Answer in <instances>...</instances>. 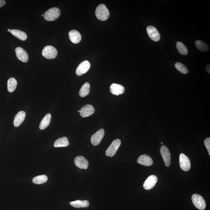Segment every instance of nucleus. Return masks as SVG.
<instances>
[{
	"mask_svg": "<svg viewBox=\"0 0 210 210\" xmlns=\"http://www.w3.org/2000/svg\"><path fill=\"white\" fill-rule=\"evenodd\" d=\"M110 15L109 10L105 5L101 4L98 6L96 11V15L98 19L106 21L108 19Z\"/></svg>",
	"mask_w": 210,
	"mask_h": 210,
	"instance_id": "nucleus-1",
	"label": "nucleus"
},
{
	"mask_svg": "<svg viewBox=\"0 0 210 210\" xmlns=\"http://www.w3.org/2000/svg\"><path fill=\"white\" fill-rule=\"evenodd\" d=\"M61 11L58 8H52L46 11L44 14V17L47 21H54L59 17Z\"/></svg>",
	"mask_w": 210,
	"mask_h": 210,
	"instance_id": "nucleus-2",
	"label": "nucleus"
},
{
	"mask_svg": "<svg viewBox=\"0 0 210 210\" xmlns=\"http://www.w3.org/2000/svg\"><path fill=\"white\" fill-rule=\"evenodd\" d=\"M42 56L48 59H52L57 57L58 52L55 47L52 46H46L42 51Z\"/></svg>",
	"mask_w": 210,
	"mask_h": 210,
	"instance_id": "nucleus-3",
	"label": "nucleus"
},
{
	"mask_svg": "<svg viewBox=\"0 0 210 210\" xmlns=\"http://www.w3.org/2000/svg\"><path fill=\"white\" fill-rule=\"evenodd\" d=\"M192 201L195 207L198 209L203 210L206 207V203L202 196L197 194H194L192 196Z\"/></svg>",
	"mask_w": 210,
	"mask_h": 210,
	"instance_id": "nucleus-4",
	"label": "nucleus"
},
{
	"mask_svg": "<svg viewBox=\"0 0 210 210\" xmlns=\"http://www.w3.org/2000/svg\"><path fill=\"white\" fill-rule=\"evenodd\" d=\"M121 142L119 139H117L112 142L106 151L107 156L112 157L115 155L116 152L121 145Z\"/></svg>",
	"mask_w": 210,
	"mask_h": 210,
	"instance_id": "nucleus-5",
	"label": "nucleus"
},
{
	"mask_svg": "<svg viewBox=\"0 0 210 210\" xmlns=\"http://www.w3.org/2000/svg\"><path fill=\"white\" fill-rule=\"evenodd\" d=\"M160 152L166 166L169 167L171 163V155L169 150L166 146L163 145L161 147Z\"/></svg>",
	"mask_w": 210,
	"mask_h": 210,
	"instance_id": "nucleus-6",
	"label": "nucleus"
},
{
	"mask_svg": "<svg viewBox=\"0 0 210 210\" xmlns=\"http://www.w3.org/2000/svg\"><path fill=\"white\" fill-rule=\"evenodd\" d=\"M180 168L185 171H188L191 168V163L189 158L184 154L180 156Z\"/></svg>",
	"mask_w": 210,
	"mask_h": 210,
	"instance_id": "nucleus-7",
	"label": "nucleus"
},
{
	"mask_svg": "<svg viewBox=\"0 0 210 210\" xmlns=\"http://www.w3.org/2000/svg\"><path fill=\"white\" fill-rule=\"evenodd\" d=\"M105 132L103 129H100L96 133L93 134L91 138V142L93 146L98 145L101 143L104 135Z\"/></svg>",
	"mask_w": 210,
	"mask_h": 210,
	"instance_id": "nucleus-8",
	"label": "nucleus"
},
{
	"mask_svg": "<svg viewBox=\"0 0 210 210\" xmlns=\"http://www.w3.org/2000/svg\"><path fill=\"white\" fill-rule=\"evenodd\" d=\"M146 30L149 37L152 41L157 42L160 40V34L156 28L152 26H149L147 27Z\"/></svg>",
	"mask_w": 210,
	"mask_h": 210,
	"instance_id": "nucleus-9",
	"label": "nucleus"
},
{
	"mask_svg": "<svg viewBox=\"0 0 210 210\" xmlns=\"http://www.w3.org/2000/svg\"><path fill=\"white\" fill-rule=\"evenodd\" d=\"M90 68V64L87 60H85L80 64L76 70V75L80 76L87 72Z\"/></svg>",
	"mask_w": 210,
	"mask_h": 210,
	"instance_id": "nucleus-10",
	"label": "nucleus"
},
{
	"mask_svg": "<svg viewBox=\"0 0 210 210\" xmlns=\"http://www.w3.org/2000/svg\"><path fill=\"white\" fill-rule=\"evenodd\" d=\"M158 178L155 175H151L146 180L143 187L146 190H150L155 186L157 183Z\"/></svg>",
	"mask_w": 210,
	"mask_h": 210,
	"instance_id": "nucleus-11",
	"label": "nucleus"
},
{
	"mask_svg": "<svg viewBox=\"0 0 210 210\" xmlns=\"http://www.w3.org/2000/svg\"><path fill=\"white\" fill-rule=\"evenodd\" d=\"M95 112V109L91 105H86L83 107L80 111L81 117L85 118L91 116Z\"/></svg>",
	"mask_w": 210,
	"mask_h": 210,
	"instance_id": "nucleus-12",
	"label": "nucleus"
},
{
	"mask_svg": "<svg viewBox=\"0 0 210 210\" xmlns=\"http://www.w3.org/2000/svg\"><path fill=\"white\" fill-rule=\"evenodd\" d=\"M16 57L19 60L22 62H27L29 60V55L27 52L22 47H18L15 49Z\"/></svg>",
	"mask_w": 210,
	"mask_h": 210,
	"instance_id": "nucleus-13",
	"label": "nucleus"
},
{
	"mask_svg": "<svg viewBox=\"0 0 210 210\" xmlns=\"http://www.w3.org/2000/svg\"><path fill=\"white\" fill-rule=\"evenodd\" d=\"M75 165L81 169H86L88 168V160L83 156L77 157L75 158Z\"/></svg>",
	"mask_w": 210,
	"mask_h": 210,
	"instance_id": "nucleus-14",
	"label": "nucleus"
},
{
	"mask_svg": "<svg viewBox=\"0 0 210 210\" xmlns=\"http://www.w3.org/2000/svg\"><path fill=\"white\" fill-rule=\"evenodd\" d=\"M137 162L140 164L146 166H150L153 164V160L152 158L146 155L140 156L138 158Z\"/></svg>",
	"mask_w": 210,
	"mask_h": 210,
	"instance_id": "nucleus-15",
	"label": "nucleus"
},
{
	"mask_svg": "<svg viewBox=\"0 0 210 210\" xmlns=\"http://www.w3.org/2000/svg\"><path fill=\"white\" fill-rule=\"evenodd\" d=\"M110 90L113 94L119 96V95L124 93L125 89L124 87L121 85L113 83L111 85Z\"/></svg>",
	"mask_w": 210,
	"mask_h": 210,
	"instance_id": "nucleus-16",
	"label": "nucleus"
},
{
	"mask_svg": "<svg viewBox=\"0 0 210 210\" xmlns=\"http://www.w3.org/2000/svg\"><path fill=\"white\" fill-rule=\"evenodd\" d=\"M69 36L70 40L73 43H78L81 41V36L78 31L75 30L70 31Z\"/></svg>",
	"mask_w": 210,
	"mask_h": 210,
	"instance_id": "nucleus-17",
	"label": "nucleus"
},
{
	"mask_svg": "<svg viewBox=\"0 0 210 210\" xmlns=\"http://www.w3.org/2000/svg\"><path fill=\"white\" fill-rule=\"evenodd\" d=\"M26 113L24 111H19L18 113L14 118V127H18L20 125L25 119Z\"/></svg>",
	"mask_w": 210,
	"mask_h": 210,
	"instance_id": "nucleus-18",
	"label": "nucleus"
},
{
	"mask_svg": "<svg viewBox=\"0 0 210 210\" xmlns=\"http://www.w3.org/2000/svg\"><path fill=\"white\" fill-rule=\"evenodd\" d=\"M52 115L50 113H48L44 117L39 125L41 130H44L48 127L51 120Z\"/></svg>",
	"mask_w": 210,
	"mask_h": 210,
	"instance_id": "nucleus-19",
	"label": "nucleus"
},
{
	"mask_svg": "<svg viewBox=\"0 0 210 210\" xmlns=\"http://www.w3.org/2000/svg\"><path fill=\"white\" fill-rule=\"evenodd\" d=\"M11 34L14 35V36L17 37V38L20 39L21 41H24L27 39V36L26 33L21 31L19 30H15L12 29L11 30Z\"/></svg>",
	"mask_w": 210,
	"mask_h": 210,
	"instance_id": "nucleus-20",
	"label": "nucleus"
},
{
	"mask_svg": "<svg viewBox=\"0 0 210 210\" xmlns=\"http://www.w3.org/2000/svg\"><path fill=\"white\" fill-rule=\"evenodd\" d=\"M70 204L71 206L75 208H79L80 207H87L89 205V202L87 201H78L71 202H70Z\"/></svg>",
	"mask_w": 210,
	"mask_h": 210,
	"instance_id": "nucleus-21",
	"label": "nucleus"
},
{
	"mask_svg": "<svg viewBox=\"0 0 210 210\" xmlns=\"http://www.w3.org/2000/svg\"><path fill=\"white\" fill-rule=\"evenodd\" d=\"M69 145V141L66 137H61L57 139L54 144V147H67Z\"/></svg>",
	"mask_w": 210,
	"mask_h": 210,
	"instance_id": "nucleus-22",
	"label": "nucleus"
},
{
	"mask_svg": "<svg viewBox=\"0 0 210 210\" xmlns=\"http://www.w3.org/2000/svg\"><path fill=\"white\" fill-rule=\"evenodd\" d=\"M90 83L88 82L85 83L83 85L80 90V96L82 97L88 96L90 93Z\"/></svg>",
	"mask_w": 210,
	"mask_h": 210,
	"instance_id": "nucleus-23",
	"label": "nucleus"
},
{
	"mask_svg": "<svg viewBox=\"0 0 210 210\" xmlns=\"http://www.w3.org/2000/svg\"><path fill=\"white\" fill-rule=\"evenodd\" d=\"M8 90L9 92L12 93L16 89L17 82L15 78H11L8 81Z\"/></svg>",
	"mask_w": 210,
	"mask_h": 210,
	"instance_id": "nucleus-24",
	"label": "nucleus"
},
{
	"mask_svg": "<svg viewBox=\"0 0 210 210\" xmlns=\"http://www.w3.org/2000/svg\"><path fill=\"white\" fill-rule=\"evenodd\" d=\"M195 45L198 50L202 52H207L209 50V46L201 40H197L195 42Z\"/></svg>",
	"mask_w": 210,
	"mask_h": 210,
	"instance_id": "nucleus-25",
	"label": "nucleus"
},
{
	"mask_svg": "<svg viewBox=\"0 0 210 210\" xmlns=\"http://www.w3.org/2000/svg\"><path fill=\"white\" fill-rule=\"evenodd\" d=\"M176 47L179 52L182 55H186L188 53L187 48L184 44L180 42H178L176 43Z\"/></svg>",
	"mask_w": 210,
	"mask_h": 210,
	"instance_id": "nucleus-26",
	"label": "nucleus"
},
{
	"mask_svg": "<svg viewBox=\"0 0 210 210\" xmlns=\"http://www.w3.org/2000/svg\"><path fill=\"white\" fill-rule=\"evenodd\" d=\"M47 177L45 175H38L34 177L32 180V182L36 184H41L47 181Z\"/></svg>",
	"mask_w": 210,
	"mask_h": 210,
	"instance_id": "nucleus-27",
	"label": "nucleus"
},
{
	"mask_svg": "<svg viewBox=\"0 0 210 210\" xmlns=\"http://www.w3.org/2000/svg\"><path fill=\"white\" fill-rule=\"evenodd\" d=\"M175 66L178 70L180 73L183 74H187L188 73L189 70L187 67L183 64L177 62L175 63Z\"/></svg>",
	"mask_w": 210,
	"mask_h": 210,
	"instance_id": "nucleus-28",
	"label": "nucleus"
},
{
	"mask_svg": "<svg viewBox=\"0 0 210 210\" xmlns=\"http://www.w3.org/2000/svg\"><path fill=\"white\" fill-rule=\"evenodd\" d=\"M204 145L208 151V153L210 155V138L208 137L205 139L204 142Z\"/></svg>",
	"mask_w": 210,
	"mask_h": 210,
	"instance_id": "nucleus-29",
	"label": "nucleus"
},
{
	"mask_svg": "<svg viewBox=\"0 0 210 210\" xmlns=\"http://www.w3.org/2000/svg\"><path fill=\"white\" fill-rule=\"evenodd\" d=\"M6 1L4 0H0V8L3 7L5 4Z\"/></svg>",
	"mask_w": 210,
	"mask_h": 210,
	"instance_id": "nucleus-30",
	"label": "nucleus"
},
{
	"mask_svg": "<svg viewBox=\"0 0 210 210\" xmlns=\"http://www.w3.org/2000/svg\"><path fill=\"white\" fill-rule=\"evenodd\" d=\"M206 69L207 70V71L208 72V73H209V74L210 73V65H207L206 66Z\"/></svg>",
	"mask_w": 210,
	"mask_h": 210,
	"instance_id": "nucleus-31",
	"label": "nucleus"
},
{
	"mask_svg": "<svg viewBox=\"0 0 210 210\" xmlns=\"http://www.w3.org/2000/svg\"><path fill=\"white\" fill-rule=\"evenodd\" d=\"M11 30H10V29H8V32H11Z\"/></svg>",
	"mask_w": 210,
	"mask_h": 210,
	"instance_id": "nucleus-32",
	"label": "nucleus"
},
{
	"mask_svg": "<svg viewBox=\"0 0 210 210\" xmlns=\"http://www.w3.org/2000/svg\"><path fill=\"white\" fill-rule=\"evenodd\" d=\"M78 113H80V110H78Z\"/></svg>",
	"mask_w": 210,
	"mask_h": 210,
	"instance_id": "nucleus-33",
	"label": "nucleus"
},
{
	"mask_svg": "<svg viewBox=\"0 0 210 210\" xmlns=\"http://www.w3.org/2000/svg\"><path fill=\"white\" fill-rule=\"evenodd\" d=\"M41 16H44V15H43V14H42Z\"/></svg>",
	"mask_w": 210,
	"mask_h": 210,
	"instance_id": "nucleus-34",
	"label": "nucleus"
},
{
	"mask_svg": "<svg viewBox=\"0 0 210 210\" xmlns=\"http://www.w3.org/2000/svg\"><path fill=\"white\" fill-rule=\"evenodd\" d=\"M161 144H163V143L161 142Z\"/></svg>",
	"mask_w": 210,
	"mask_h": 210,
	"instance_id": "nucleus-35",
	"label": "nucleus"
}]
</instances>
